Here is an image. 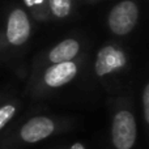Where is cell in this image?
<instances>
[{"mask_svg":"<svg viewBox=\"0 0 149 149\" xmlns=\"http://www.w3.org/2000/svg\"><path fill=\"white\" fill-rule=\"evenodd\" d=\"M72 126V119L58 115H34L28 118L15 131L8 132L0 139V149L20 148L50 139L54 135L67 131Z\"/></svg>","mask_w":149,"mask_h":149,"instance_id":"obj_1","label":"cell"},{"mask_svg":"<svg viewBox=\"0 0 149 149\" xmlns=\"http://www.w3.org/2000/svg\"><path fill=\"white\" fill-rule=\"evenodd\" d=\"M86 63V54L76 60L52 64L29 76L26 92L31 98H45L77 79Z\"/></svg>","mask_w":149,"mask_h":149,"instance_id":"obj_2","label":"cell"},{"mask_svg":"<svg viewBox=\"0 0 149 149\" xmlns=\"http://www.w3.org/2000/svg\"><path fill=\"white\" fill-rule=\"evenodd\" d=\"M33 30L34 21L22 5H10L0 26V59H12L22 52L30 42Z\"/></svg>","mask_w":149,"mask_h":149,"instance_id":"obj_3","label":"cell"},{"mask_svg":"<svg viewBox=\"0 0 149 149\" xmlns=\"http://www.w3.org/2000/svg\"><path fill=\"white\" fill-rule=\"evenodd\" d=\"M137 141V120L131 97L110 100V143L113 149H134Z\"/></svg>","mask_w":149,"mask_h":149,"instance_id":"obj_4","label":"cell"},{"mask_svg":"<svg viewBox=\"0 0 149 149\" xmlns=\"http://www.w3.org/2000/svg\"><path fill=\"white\" fill-rule=\"evenodd\" d=\"M131 68V55L124 45L111 41L97 50L93 59V74L102 84L122 77Z\"/></svg>","mask_w":149,"mask_h":149,"instance_id":"obj_5","label":"cell"},{"mask_svg":"<svg viewBox=\"0 0 149 149\" xmlns=\"http://www.w3.org/2000/svg\"><path fill=\"white\" fill-rule=\"evenodd\" d=\"M86 54V43L85 39L80 36H68L60 39L58 43L52 45L47 50L39 52L33 59L30 65L29 76L38 72L39 70L52 64L76 60L80 56Z\"/></svg>","mask_w":149,"mask_h":149,"instance_id":"obj_6","label":"cell"},{"mask_svg":"<svg viewBox=\"0 0 149 149\" xmlns=\"http://www.w3.org/2000/svg\"><path fill=\"white\" fill-rule=\"evenodd\" d=\"M140 21V4L137 0H119L106 16V28L115 38L128 37Z\"/></svg>","mask_w":149,"mask_h":149,"instance_id":"obj_7","label":"cell"},{"mask_svg":"<svg viewBox=\"0 0 149 149\" xmlns=\"http://www.w3.org/2000/svg\"><path fill=\"white\" fill-rule=\"evenodd\" d=\"M20 107L21 102L18 98L7 95L5 93L1 95V98H0V134L16 118Z\"/></svg>","mask_w":149,"mask_h":149,"instance_id":"obj_8","label":"cell"},{"mask_svg":"<svg viewBox=\"0 0 149 149\" xmlns=\"http://www.w3.org/2000/svg\"><path fill=\"white\" fill-rule=\"evenodd\" d=\"M77 0H49L50 20L65 21L74 15Z\"/></svg>","mask_w":149,"mask_h":149,"instance_id":"obj_9","label":"cell"},{"mask_svg":"<svg viewBox=\"0 0 149 149\" xmlns=\"http://www.w3.org/2000/svg\"><path fill=\"white\" fill-rule=\"evenodd\" d=\"M22 7L33 21L46 22L50 21L49 0H21Z\"/></svg>","mask_w":149,"mask_h":149,"instance_id":"obj_10","label":"cell"},{"mask_svg":"<svg viewBox=\"0 0 149 149\" xmlns=\"http://www.w3.org/2000/svg\"><path fill=\"white\" fill-rule=\"evenodd\" d=\"M141 113L144 124H149V84L145 82L141 90Z\"/></svg>","mask_w":149,"mask_h":149,"instance_id":"obj_11","label":"cell"},{"mask_svg":"<svg viewBox=\"0 0 149 149\" xmlns=\"http://www.w3.org/2000/svg\"><path fill=\"white\" fill-rule=\"evenodd\" d=\"M68 149H86V145H85L82 141H76V143H73Z\"/></svg>","mask_w":149,"mask_h":149,"instance_id":"obj_12","label":"cell"},{"mask_svg":"<svg viewBox=\"0 0 149 149\" xmlns=\"http://www.w3.org/2000/svg\"><path fill=\"white\" fill-rule=\"evenodd\" d=\"M88 3H97V1H101V0H85Z\"/></svg>","mask_w":149,"mask_h":149,"instance_id":"obj_13","label":"cell"},{"mask_svg":"<svg viewBox=\"0 0 149 149\" xmlns=\"http://www.w3.org/2000/svg\"><path fill=\"white\" fill-rule=\"evenodd\" d=\"M3 94H4V93H0V98H1V95H3Z\"/></svg>","mask_w":149,"mask_h":149,"instance_id":"obj_14","label":"cell"}]
</instances>
